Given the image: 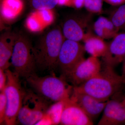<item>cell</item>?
Instances as JSON below:
<instances>
[{
	"label": "cell",
	"mask_w": 125,
	"mask_h": 125,
	"mask_svg": "<svg viewBox=\"0 0 125 125\" xmlns=\"http://www.w3.org/2000/svg\"><path fill=\"white\" fill-rule=\"evenodd\" d=\"M11 65L20 77L25 79L36 74L33 46L24 34L18 33L10 59Z\"/></svg>",
	"instance_id": "277c9868"
},
{
	"label": "cell",
	"mask_w": 125,
	"mask_h": 125,
	"mask_svg": "<svg viewBox=\"0 0 125 125\" xmlns=\"http://www.w3.org/2000/svg\"><path fill=\"white\" fill-rule=\"evenodd\" d=\"M125 124V108L123 101L108 100L103 111L98 125H119Z\"/></svg>",
	"instance_id": "4fadbf2b"
},
{
	"label": "cell",
	"mask_w": 125,
	"mask_h": 125,
	"mask_svg": "<svg viewBox=\"0 0 125 125\" xmlns=\"http://www.w3.org/2000/svg\"><path fill=\"white\" fill-rule=\"evenodd\" d=\"M18 34L7 31L1 34L0 37V69H8Z\"/></svg>",
	"instance_id": "5bb4252c"
},
{
	"label": "cell",
	"mask_w": 125,
	"mask_h": 125,
	"mask_svg": "<svg viewBox=\"0 0 125 125\" xmlns=\"http://www.w3.org/2000/svg\"><path fill=\"white\" fill-rule=\"evenodd\" d=\"M84 111L89 118L93 121L103 112L107 102L99 101L87 94L73 89L70 97Z\"/></svg>",
	"instance_id": "8fae6325"
},
{
	"label": "cell",
	"mask_w": 125,
	"mask_h": 125,
	"mask_svg": "<svg viewBox=\"0 0 125 125\" xmlns=\"http://www.w3.org/2000/svg\"><path fill=\"white\" fill-rule=\"evenodd\" d=\"M84 7L89 13L95 14L94 0H84Z\"/></svg>",
	"instance_id": "603a6c76"
},
{
	"label": "cell",
	"mask_w": 125,
	"mask_h": 125,
	"mask_svg": "<svg viewBox=\"0 0 125 125\" xmlns=\"http://www.w3.org/2000/svg\"><path fill=\"white\" fill-rule=\"evenodd\" d=\"M84 0H72V7L76 9H81L84 7Z\"/></svg>",
	"instance_id": "d4e9b609"
},
{
	"label": "cell",
	"mask_w": 125,
	"mask_h": 125,
	"mask_svg": "<svg viewBox=\"0 0 125 125\" xmlns=\"http://www.w3.org/2000/svg\"><path fill=\"white\" fill-rule=\"evenodd\" d=\"M109 19L119 31L125 30V4L112 10Z\"/></svg>",
	"instance_id": "e0dca14e"
},
{
	"label": "cell",
	"mask_w": 125,
	"mask_h": 125,
	"mask_svg": "<svg viewBox=\"0 0 125 125\" xmlns=\"http://www.w3.org/2000/svg\"><path fill=\"white\" fill-rule=\"evenodd\" d=\"M92 14L88 11L74 14L66 18L61 29L65 39L75 42L82 41L91 23Z\"/></svg>",
	"instance_id": "9c48e42d"
},
{
	"label": "cell",
	"mask_w": 125,
	"mask_h": 125,
	"mask_svg": "<svg viewBox=\"0 0 125 125\" xmlns=\"http://www.w3.org/2000/svg\"><path fill=\"white\" fill-rule=\"evenodd\" d=\"M114 68L104 65L97 74L73 89L87 94L99 101L107 102L118 92L125 83V79L114 71Z\"/></svg>",
	"instance_id": "6da1fadb"
},
{
	"label": "cell",
	"mask_w": 125,
	"mask_h": 125,
	"mask_svg": "<svg viewBox=\"0 0 125 125\" xmlns=\"http://www.w3.org/2000/svg\"><path fill=\"white\" fill-rule=\"evenodd\" d=\"M103 1L113 6H118L125 4V0H103Z\"/></svg>",
	"instance_id": "cb8c5ba5"
},
{
	"label": "cell",
	"mask_w": 125,
	"mask_h": 125,
	"mask_svg": "<svg viewBox=\"0 0 125 125\" xmlns=\"http://www.w3.org/2000/svg\"><path fill=\"white\" fill-rule=\"evenodd\" d=\"M82 41L85 52L91 56L99 58L105 55L108 46V43L104 39L94 33L90 30L85 33Z\"/></svg>",
	"instance_id": "9a60e30c"
},
{
	"label": "cell",
	"mask_w": 125,
	"mask_h": 125,
	"mask_svg": "<svg viewBox=\"0 0 125 125\" xmlns=\"http://www.w3.org/2000/svg\"><path fill=\"white\" fill-rule=\"evenodd\" d=\"M64 125H92V121L79 105L71 98L64 101V107L61 121Z\"/></svg>",
	"instance_id": "30bf717a"
},
{
	"label": "cell",
	"mask_w": 125,
	"mask_h": 125,
	"mask_svg": "<svg viewBox=\"0 0 125 125\" xmlns=\"http://www.w3.org/2000/svg\"><path fill=\"white\" fill-rule=\"evenodd\" d=\"M123 103H124V106H125V99L123 100Z\"/></svg>",
	"instance_id": "f1b7e54d"
},
{
	"label": "cell",
	"mask_w": 125,
	"mask_h": 125,
	"mask_svg": "<svg viewBox=\"0 0 125 125\" xmlns=\"http://www.w3.org/2000/svg\"><path fill=\"white\" fill-rule=\"evenodd\" d=\"M101 68L98 58L90 56L87 58H83L68 73L63 76L74 86H78L97 74Z\"/></svg>",
	"instance_id": "ba28073f"
},
{
	"label": "cell",
	"mask_w": 125,
	"mask_h": 125,
	"mask_svg": "<svg viewBox=\"0 0 125 125\" xmlns=\"http://www.w3.org/2000/svg\"><path fill=\"white\" fill-rule=\"evenodd\" d=\"M36 125H53L51 118L46 113L36 123Z\"/></svg>",
	"instance_id": "7402d4cb"
},
{
	"label": "cell",
	"mask_w": 125,
	"mask_h": 125,
	"mask_svg": "<svg viewBox=\"0 0 125 125\" xmlns=\"http://www.w3.org/2000/svg\"><path fill=\"white\" fill-rule=\"evenodd\" d=\"M125 55V32H118L109 43L103 57L104 65L114 68L122 62Z\"/></svg>",
	"instance_id": "7c38bea8"
},
{
	"label": "cell",
	"mask_w": 125,
	"mask_h": 125,
	"mask_svg": "<svg viewBox=\"0 0 125 125\" xmlns=\"http://www.w3.org/2000/svg\"><path fill=\"white\" fill-rule=\"evenodd\" d=\"M93 29L94 33L104 39L113 38L119 31L109 18L102 16L94 23Z\"/></svg>",
	"instance_id": "2e32d148"
},
{
	"label": "cell",
	"mask_w": 125,
	"mask_h": 125,
	"mask_svg": "<svg viewBox=\"0 0 125 125\" xmlns=\"http://www.w3.org/2000/svg\"><path fill=\"white\" fill-rule=\"evenodd\" d=\"M49 107L47 101L34 92L28 91L25 95L16 123L35 125L46 114Z\"/></svg>",
	"instance_id": "8992f818"
},
{
	"label": "cell",
	"mask_w": 125,
	"mask_h": 125,
	"mask_svg": "<svg viewBox=\"0 0 125 125\" xmlns=\"http://www.w3.org/2000/svg\"><path fill=\"white\" fill-rule=\"evenodd\" d=\"M0 0V2H1V1L2 0Z\"/></svg>",
	"instance_id": "f546056e"
},
{
	"label": "cell",
	"mask_w": 125,
	"mask_h": 125,
	"mask_svg": "<svg viewBox=\"0 0 125 125\" xmlns=\"http://www.w3.org/2000/svg\"><path fill=\"white\" fill-rule=\"evenodd\" d=\"M7 76L5 71L0 69V91H4L7 83Z\"/></svg>",
	"instance_id": "44dd1931"
},
{
	"label": "cell",
	"mask_w": 125,
	"mask_h": 125,
	"mask_svg": "<svg viewBox=\"0 0 125 125\" xmlns=\"http://www.w3.org/2000/svg\"><path fill=\"white\" fill-rule=\"evenodd\" d=\"M122 67V76L125 79V55L123 60Z\"/></svg>",
	"instance_id": "83f0119b"
},
{
	"label": "cell",
	"mask_w": 125,
	"mask_h": 125,
	"mask_svg": "<svg viewBox=\"0 0 125 125\" xmlns=\"http://www.w3.org/2000/svg\"><path fill=\"white\" fill-rule=\"evenodd\" d=\"M27 24H28V25H29V27L32 25V26L30 28V29L32 30H35V31L38 29V23H37L36 21L33 20L32 18H30V19L29 18L28 19L27 21Z\"/></svg>",
	"instance_id": "484cf974"
},
{
	"label": "cell",
	"mask_w": 125,
	"mask_h": 125,
	"mask_svg": "<svg viewBox=\"0 0 125 125\" xmlns=\"http://www.w3.org/2000/svg\"><path fill=\"white\" fill-rule=\"evenodd\" d=\"M30 6L34 10H41L54 9L58 4V0H27Z\"/></svg>",
	"instance_id": "d6986e66"
},
{
	"label": "cell",
	"mask_w": 125,
	"mask_h": 125,
	"mask_svg": "<svg viewBox=\"0 0 125 125\" xmlns=\"http://www.w3.org/2000/svg\"><path fill=\"white\" fill-rule=\"evenodd\" d=\"M65 39L61 29L56 27L47 32L33 46L37 68L51 71L57 67L58 56Z\"/></svg>",
	"instance_id": "7a4b0ae2"
},
{
	"label": "cell",
	"mask_w": 125,
	"mask_h": 125,
	"mask_svg": "<svg viewBox=\"0 0 125 125\" xmlns=\"http://www.w3.org/2000/svg\"><path fill=\"white\" fill-rule=\"evenodd\" d=\"M26 80L34 92L47 102L64 101L70 97L73 90L62 75L57 77L53 74L39 77L35 74Z\"/></svg>",
	"instance_id": "3957f363"
},
{
	"label": "cell",
	"mask_w": 125,
	"mask_h": 125,
	"mask_svg": "<svg viewBox=\"0 0 125 125\" xmlns=\"http://www.w3.org/2000/svg\"><path fill=\"white\" fill-rule=\"evenodd\" d=\"M85 51L79 42L65 39L58 56L57 67L65 76L84 58Z\"/></svg>",
	"instance_id": "52a82bcc"
},
{
	"label": "cell",
	"mask_w": 125,
	"mask_h": 125,
	"mask_svg": "<svg viewBox=\"0 0 125 125\" xmlns=\"http://www.w3.org/2000/svg\"><path fill=\"white\" fill-rule=\"evenodd\" d=\"M5 71L7 80L3 92L6 96L7 107L5 123L8 125H15L26 92L22 87L18 74L8 69Z\"/></svg>",
	"instance_id": "5b68a950"
},
{
	"label": "cell",
	"mask_w": 125,
	"mask_h": 125,
	"mask_svg": "<svg viewBox=\"0 0 125 125\" xmlns=\"http://www.w3.org/2000/svg\"><path fill=\"white\" fill-rule=\"evenodd\" d=\"M64 107L63 101L56 102L49 106L46 113L51 118L53 125L61 124Z\"/></svg>",
	"instance_id": "ac0fdd59"
},
{
	"label": "cell",
	"mask_w": 125,
	"mask_h": 125,
	"mask_svg": "<svg viewBox=\"0 0 125 125\" xmlns=\"http://www.w3.org/2000/svg\"><path fill=\"white\" fill-rule=\"evenodd\" d=\"M7 103L6 96L4 92L0 94V123L5 122L7 109Z\"/></svg>",
	"instance_id": "ffe728a7"
},
{
	"label": "cell",
	"mask_w": 125,
	"mask_h": 125,
	"mask_svg": "<svg viewBox=\"0 0 125 125\" xmlns=\"http://www.w3.org/2000/svg\"><path fill=\"white\" fill-rule=\"evenodd\" d=\"M58 4L72 7V0H58Z\"/></svg>",
	"instance_id": "4316f807"
}]
</instances>
